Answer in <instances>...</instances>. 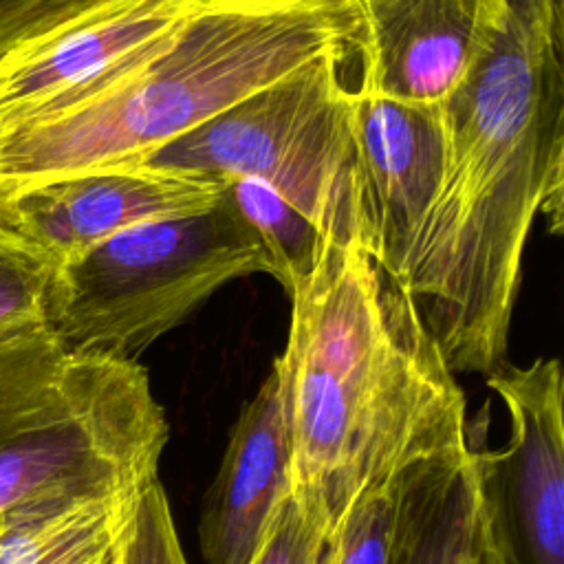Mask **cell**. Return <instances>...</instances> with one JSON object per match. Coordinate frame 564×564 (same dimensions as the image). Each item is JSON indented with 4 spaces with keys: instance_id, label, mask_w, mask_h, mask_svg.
Here are the masks:
<instances>
[{
    "instance_id": "6da1fadb",
    "label": "cell",
    "mask_w": 564,
    "mask_h": 564,
    "mask_svg": "<svg viewBox=\"0 0 564 564\" xmlns=\"http://www.w3.org/2000/svg\"><path fill=\"white\" fill-rule=\"evenodd\" d=\"M447 170L405 271L452 372L507 355L535 216L564 220V0H480L465 70L441 101Z\"/></svg>"
},
{
    "instance_id": "7a4b0ae2",
    "label": "cell",
    "mask_w": 564,
    "mask_h": 564,
    "mask_svg": "<svg viewBox=\"0 0 564 564\" xmlns=\"http://www.w3.org/2000/svg\"><path fill=\"white\" fill-rule=\"evenodd\" d=\"M273 359L291 434V498L328 542L366 496L467 447L465 397L405 284L364 242L326 240L291 293Z\"/></svg>"
},
{
    "instance_id": "3957f363",
    "label": "cell",
    "mask_w": 564,
    "mask_h": 564,
    "mask_svg": "<svg viewBox=\"0 0 564 564\" xmlns=\"http://www.w3.org/2000/svg\"><path fill=\"white\" fill-rule=\"evenodd\" d=\"M357 0H196L97 97L0 130V200L143 156L328 53L357 55Z\"/></svg>"
},
{
    "instance_id": "277c9868",
    "label": "cell",
    "mask_w": 564,
    "mask_h": 564,
    "mask_svg": "<svg viewBox=\"0 0 564 564\" xmlns=\"http://www.w3.org/2000/svg\"><path fill=\"white\" fill-rule=\"evenodd\" d=\"M165 441L137 359L68 350L48 324L0 337V516L53 489L134 498Z\"/></svg>"
},
{
    "instance_id": "5b68a950",
    "label": "cell",
    "mask_w": 564,
    "mask_h": 564,
    "mask_svg": "<svg viewBox=\"0 0 564 564\" xmlns=\"http://www.w3.org/2000/svg\"><path fill=\"white\" fill-rule=\"evenodd\" d=\"M350 55H322L167 141L134 167L223 183L249 176L273 187L335 242L370 249L352 134Z\"/></svg>"
},
{
    "instance_id": "8992f818",
    "label": "cell",
    "mask_w": 564,
    "mask_h": 564,
    "mask_svg": "<svg viewBox=\"0 0 564 564\" xmlns=\"http://www.w3.org/2000/svg\"><path fill=\"white\" fill-rule=\"evenodd\" d=\"M271 273L231 200L152 218L59 262L48 289V326L68 350L137 359L223 284Z\"/></svg>"
},
{
    "instance_id": "52a82bcc",
    "label": "cell",
    "mask_w": 564,
    "mask_h": 564,
    "mask_svg": "<svg viewBox=\"0 0 564 564\" xmlns=\"http://www.w3.org/2000/svg\"><path fill=\"white\" fill-rule=\"evenodd\" d=\"M487 377L511 434L474 449L480 500L505 564H564V377L555 357L502 361Z\"/></svg>"
},
{
    "instance_id": "ba28073f",
    "label": "cell",
    "mask_w": 564,
    "mask_h": 564,
    "mask_svg": "<svg viewBox=\"0 0 564 564\" xmlns=\"http://www.w3.org/2000/svg\"><path fill=\"white\" fill-rule=\"evenodd\" d=\"M196 0H123L0 57V130L66 112L137 66Z\"/></svg>"
},
{
    "instance_id": "9c48e42d",
    "label": "cell",
    "mask_w": 564,
    "mask_h": 564,
    "mask_svg": "<svg viewBox=\"0 0 564 564\" xmlns=\"http://www.w3.org/2000/svg\"><path fill=\"white\" fill-rule=\"evenodd\" d=\"M350 112L370 251L403 282L421 227L445 181L441 104L401 101L355 88Z\"/></svg>"
},
{
    "instance_id": "30bf717a",
    "label": "cell",
    "mask_w": 564,
    "mask_h": 564,
    "mask_svg": "<svg viewBox=\"0 0 564 564\" xmlns=\"http://www.w3.org/2000/svg\"><path fill=\"white\" fill-rule=\"evenodd\" d=\"M223 183L141 167L73 174L0 200V227L33 242L55 264L132 225L212 207Z\"/></svg>"
},
{
    "instance_id": "8fae6325",
    "label": "cell",
    "mask_w": 564,
    "mask_h": 564,
    "mask_svg": "<svg viewBox=\"0 0 564 564\" xmlns=\"http://www.w3.org/2000/svg\"><path fill=\"white\" fill-rule=\"evenodd\" d=\"M291 498V434L275 368L247 401L207 491L198 538L207 564H249Z\"/></svg>"
},
{
    "instance_id": "7c38bea8",
    "label": "cell",
    "mask_w": 564,
    "mask_h": 564,
    "mask_svg": "<svg viewBox=\"0 0 564 564\" xmlns=\"http://www.w3.org/2000/svg\"><path fill=\"white\" fill-rule=\"evenodd\" d=\"M361 37L357 88L441 104L465 70L480 0H357Z\"/></svg>"
},
{
    "instance_id": "4fadbf2b",
    "label": "cell",
    "mask_w": 564,
    "mask_h": 564,
    "mask_svg": "<svg viewBox=\"0 0 564 564\" xmlns=\"http://www.w3.org/2000/svg\"><path fill=\"white\" fill-rule=\"evenodd\" d=\"M392 496L390 564H505L487 527L469 445L410 469Z\"/></svg>"
},
{
    "instance_id": "5bb4252c",
    "label": "cell",
    "mask_w": 564,
    "mask_h": 564,
    "mask_svg": "<svg viewBox=\"0 0 564 564\" xmlns=\"http://www.w3.org/2000/svg\"><path fill=\"white\" fill-rule=\"evenodd\" d=\"M139 496L35 494L0 516V564H115Z\"/></svg>"
},
{
    "instance_id": "9a60e30c",
    "label": "cell",
    "mask_w": 564,
    "mask_h": 564,
    "mask_svg": "<svg viewBox=\"0 0 564 564\" xmlns=\"http://www.w3.org/2000/svg\"><path fill=\"white\" fill-rule=\"evenodd\" d=\"M223 192L256 234L269 260V275L291 293L311 275L328 238L308 216L262 181L227 178Z\"/></svg>"
},
{
    "instance_id": "2e32d148",
    "label": "cell",
    "mask_w": 564,
    "mask_h": 564,
    "mask_svg": "<svg viewBox=\"0 0 564 564\" xmlns=\"http://www.w3.org/2000/svg\"><path fill=\"white\" fill-rule=\"evenodd\" d=\"M55 260L0 227V337L48 324Z\"/></svg>"
},
{
    "instance_id": "e0dca14e",
    "label": "cell",
    "mask_w": 564,
    "mask_h": 564,
    "mask_svg": "<svg viewBox=\"0 0 564 564\" xmlns=\"http://www.w3.org/2000/svg\"><path fill=\"white\" fill-rule=\"evenodd\" d=\"M115 564H187L159 480L137 498Z\"/></svg>"
},
{
    "instance_id": "ac0fdd59",
    "label": "cell",
    "mask_w": 564,
    "mask_h": 564,
    "mask_svg": "<svg viewBox=\"0 0 564 564\" xmlns=\"http://www.w3.org/2000/svg\"><path fill=\"white\" fill-rule=\"evenodd\" d=\"M394 535L392 485L361 498L346 513L335 540L333 564H390Z\"/></svg>"
},
{
    "instance_id": "d6986e66",
    "label": "cell",
    "mask_w": 564,
    "mask_h": 564,
    "mask_svg": "<svg viewBox=\"0 0 564 564\" xmlns=\"http://www.w3.org/2000/svg\"><path fill=\"white\" fill-rule=\"evenodd\" d=\"M123 0H0V57Z\"/></svg>"
},
{
    "instance_id": "ffe728a7",
    "label": "cell",
    "mask_w": 564,
    "mask_h": 564,
    "mask_svg": "<svg viewBox=\"0 0 564 564\" xmlns=\"http://www.w3.org/2000/svg\"><path fill=\"white\" fill-rule=\"evenodd\" d=\"M328 546L330 542L306 522L295 500L289 498L275 513L249 564H322Z\"/></svg>"
},
{
    "instance_id": "44dd1931",
    "label": "cell",
    "mask_w": 564,
    "mask_h": 564,
    "mask_svg": "<svg viewBox=\"0 0 564 564\" xmlns=\"http://www.w3.org/2000/svg\"><path fill=\"white\" fill-rule=\"evenodd\" d=\"M322 564H333V542H330V546H328V551H326Z\"/></svg>"
}]
</instances>
